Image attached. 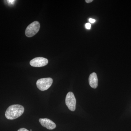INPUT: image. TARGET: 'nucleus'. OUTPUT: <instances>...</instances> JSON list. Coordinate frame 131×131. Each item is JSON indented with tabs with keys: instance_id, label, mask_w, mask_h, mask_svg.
Instances as JSON below:
<instances>
[{
	"instance_id": "obj_8",
	"label": "nucleus",
	"mask_w": 131,
	"mask_h": 131,
	"mask_svg": "<svg viewBox=\"0 0 131 131\" xmlns=\"http://www.w3.org/2000/svg\"><path fill=\"white\" fill-rule=\"evenodd\" d=\"M85 27L86 28L88 29H90L91 28V24L90 23H87L85 25Z\"/></svg>"
},
{
	"instance_id": "obj_6",
	"label": "nucleus",
	"mask_w": 131,
	"mask_h": 131,
	"mask_svg": "<svg viewBox=\"0 0 131 131\" xmlns=\"http://www.w3.org/2000/svg\"><path fill=\"white\" fill-rule=\"evenodd\" d=\"M39 122L42 126L49 130H52L56 127L55 123L49 119L40 118Z\"/></svg>"
},
{
	"instance_id": "obj_1",
	"label": "nucleus",
	"mask_w": 131,
	"mask_h": 131,
	"mask_svg": "<svg viewBox=\"0 0 131 131\" xmlns=\"http://www.w3.org/2000/svg\"><path fill=\"white\" fill-rule=\"evenodd\" d=\"M24 107L21 105H12L7 109L5 112V116L8 119H15L24 113Z\"/></svg>"
},
{
	"instance_id": "obj_5",
	"label": "nucleus",
	"mask_w": 131,
	"mask_h": 131,
	"mask_svg": "<svg viewBox=\"0 0 131 131\" xmlns=\"http://www.w3.org/2000/svg\"><path fill=\"white\" fill-rule=\"evenodd\" d=\"M48 63L47 59L43 57L35 58L30 61V64L34 67H41L45 66Z\"/></svg>"
},
{
	"instance_id": "obj_11",
	"label": "nucleus",
	"mask_w": 131,
	"mask_h": 131,
	"mask_svg": "<svg viewBox=\"0 0 131 131\" xmlns=\"http://www.w3.org/2000/svg\"><path fill=\"white\" fill-rule=\"evenodd\" d=\"M89 21L90 23H94L95 21V20L94 19L90 18L89 19Z\"/></svg>"
},
{
	"instance_id": "obj_10",
	"label": "nucleus",
	"mask_w": 131,
	"mask_h": 131,
	"mask_svg": "<svg viewBox=\"0 0 131 131\" xmlns=\"http://www.w3.org/2000/svg\"><path fill=\"white\" fill-rule=\"evenodd\" d=\"M15 1H7V2L9 4V5H13Z\"/></svg>"
},
{
	"instance_id": "obj_9",
	"label": "nucleus",
	"mask_w": 131,
	"mask_h": 131,
	"mask_svg": "<svg viewBox=\"0 0 131 131\" xmlns=\"http://www.w3.org/2000/svg\"><path fill=\"white\" fill-rule=\"evenodd\" d=\"M18 131H29L27 129H25V128H20L18 130Z\"/></svg>"
},
{
	"instance_id": "obj_3",
	"label": "nucleus",
	"mask_w": 131,
	"mask_h": 131,
	"mask_svg": "<svg viewBox=\"0 0 131 131\" xmlns=\"http://www.w3.org/2000/svg\"><path fill=\"white\" fill-rule=\"evenodd\" d=\"M53 80L51 78H41L37 81V86L38 89L42 91L49 89L52 84Z\"/></svg>"
},
{
	"instance_id": "obj_4",
	"label": "nucleus",
	"mask_w": 131,
	"mask_h": 131,
	"mask_svg": "<svg viewBox=\"0 0 131 131\" xmlns=\"http://www.w3.org/2000/svg\"><path fill=\"white\" fill-rule=\"evenodd\" d=\"M66 104L68 108L71 111H74L76 108L75 98L73 92H69L66 95L65 100Z\"/></svg>"
},
{
	"instance_id": "obj_2",
	"label": "nucleus",
	"mask_w": 131,
	"mask_h": 131,
	"mask_svg": "<svg viewBox=\"0 0 131 131\" xmlns=\"http://www.w3.org/2000/svg\"><path fill=\"white\" fill-rule=\"evenodd\" d=\"M40 28V25L38 21H34L29 25L25 31V35L28 37H31L37 33Z\"/></svg>"
},
{
	"instance_id": "obj_7",
	"label": "nucleus",
	"mask_w": 131,
	"mask_h": 131,
	"mask_svg": "<svg viewBox=\"0 0 131 131\" xmlns=\"http://www.w3.org/2000/svg\"><path fill=\"white\" fill-rule=\"evenodd\" d=\"M89 81L91 88L94 89L97 88L98 85V79L96 73H93L90 75Z\"/></svg>"
},
{
	"instance_id": "obj_12",
	"label": "nucleus",
	"mask_w": 131,
	"mask_h": 131,
	"mask_svg": "<svg viewBox=\"0 0 131 131\" xmlns=\"http://www.w3.org/2000/svg\"><path fill=\"white\" fill-rule=\"evenodd\" d=\"M93 1V0H86L85 2L87 3H90Z\"/></svg>"
}]
</instances>
